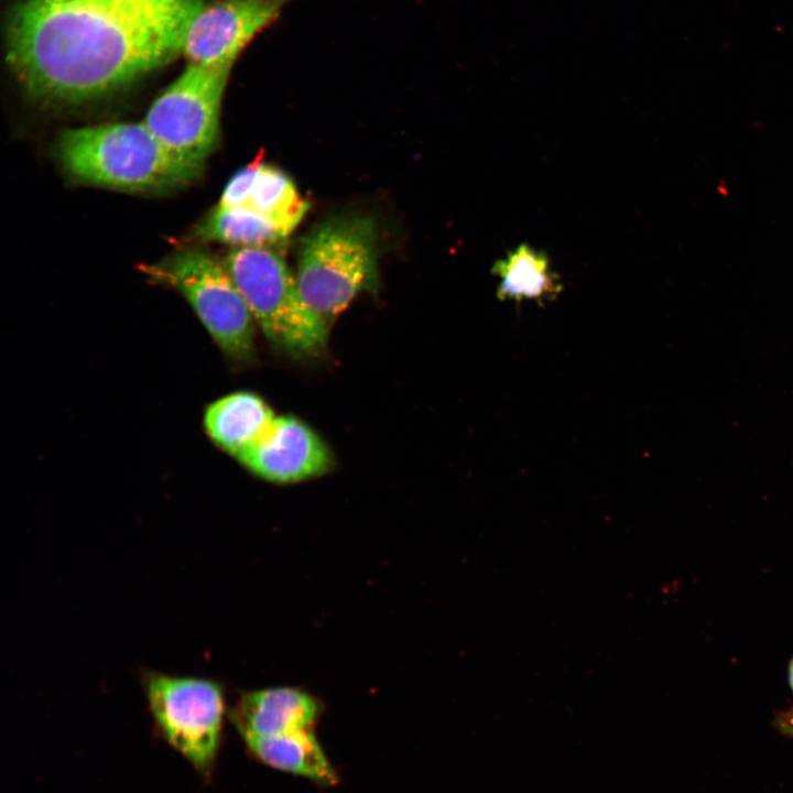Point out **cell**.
Instances as JSON below:
<instances>
[{
	"mask_svg": "<svg viewBox=\"0 0 793 793\" xmlns=\"http://www.w3.org/2000/svg\"><path fill=\"white\" fill-rule=\"evenodd\" d=\"M203 0H21L7 62L35 101L73 105L123 88L182 54Z\"/></svg>",
	"mask_w": 793,
	"mask_h": 793,
	"instance_id": "cell-1",
	"label": "cell"
},
{
	"mask_svg": "<svg viewBox=\"0 0 793 793\" xmlns=\"http://www.w3.org/2000/svg\"><path fill=\"white\" fill-rule=\"evenodd\" d=\"M224 264L273 344L297 356L315 355L325 347L327 322L306 305L283 257L270 247H239Z\"/></svg>",
	"mask_w": 793,
	"mask_h": 793,
	"instance_id": "cell-4",
	"label": "cell"
},
{
	"mask_svg": "<svg viewBox=\"0 0 793 793\" xmlns=\"http://www.w3.org/2000/svg\"><path fill=\"white\" fill-rule=\"evenodd\" d=\"M194 237L235 247H271L287 236L270 219L250 207L217 205L197 225Z\"/></svg>",
	"mask_w": 793,
	"mask_h": 793,
	"instance_id": "cell-14",
	"label": "cell"
},
{
	"mask_svg": "<svg viewBox=\"0 0 793 793\" xmlns=\"http://www.w3.org/2000/svg\"><path fill=\"white\" fill-rule=\"evenodd\" d=\"M56 155L77 182L132 193L174 191L204 170V162L166 146L143 121L67 129L56 142Z\"/></svg>",
	"mask_w": 793,
	"mask_h": 793,
	"instance_id": "cell-2",
	"label": "cell"
},
{
	"mask_svg": "<svg viewBox=\"0 0 793 793\" xmlns=\"http://www.w3.org/2000/svg\"><path fill=\"white\" fill-rule=\"evenodd\" d=\"M247 207L270 219L289 236L306 215L309 204L285 172L264 163Z\"/></svg>",
	"mask_w": 793,
	"mask_h": 793,
	"instance_id": "cell-15",
	"label": "cell"
},
{
	"mask_svg": "<svg viewBox=\"0 0 793 793\" xmlns=\"http://www.w3.org/2000/svg\"><path fill=\"white\" fill-rule=\"evenodd\" d=\"M789 681H790L791 688L793 691V660L791 661L790 666H789Z\"/></svg>",
	"mask_w": 793,
	"mask_h": 793,
	"instance_id": "cell-18",
	"label": "cell"
},
{
	"mask_svg": "<svg viewBox=\"0 0 793 793\" xmlns=\"http://www.w3.org/2000/svg\"><path fill=\"white\" fill-rule=\"evenodd\" d=\"M294 0H217L191 20L182 54L188 64L232 66L242 51Z\"/></svg>",
	"mask_w": 793,
	"mask_h": 793,
	"instance_id": "cell-8",
	"label": "cell"
},
{
	"mask_svg": "<svg viewBox=\"0 0 793 793\" xmlns=\"http://www.w3.org/2000/svg\"><path fill=\"white\" fill-rule=\"evenodd\" d=\"M237 459L254 475L276 484L323 475L332 465L325 443L292 416H275L262 437Z\"/></svg>",
	"mask_w": 793,
	"mask_h": 793,
	"instance_id": "cell-9",
	"label": "cell"
},
{
	"mask_svg": "<svg viewBox=\"0 0 793 793\" xmlns=\"http://www.w3.org/2000/svg\"><path fill=\"white\" fill-rule=\"evenodd\" d=\"M249 749L265 764L305 776L322 784H335L337 773L309 729L291 734L242 736Z\"/></svg>",
	"mask_w": 793,
	"mask_h": 793,
	"instance_id": "cell-13",
	"label": "cell"
},
{
	"mask_svg": "<svg viewBox=\"0 0 793 793\" xmlns=\"http://www.w3.org/2000/svg\"><path fill=\"white\" fill-rule=\"evenodd\" d=\"M275 416L257 394L239 391L207 406L204 427L222 450L238 458L268 431Z\"/></svg>",
	"mask_w": 793,
	"mask_h": 793,
	"instance_id": "cell-11",
	"label": "cell"
},
{
	"mask_svg": "<svg viewBox=\"0 0 793 793\" xmlns=\"http://www.w3.org/2000/svg\"><path fill=\"white\" fill-rule=\"evenodd\" d=\"M306 305L326 322L378 289V233L361 215L332 217L301 240L295 272Z\"/></svg>",
	"mask_w": 793,
	"mask_h": 793,
	"instance_id": "cell-3",
	"label": "cell"
},
{
	"mask_svg": "<svg viewBox=\"0 0 793 793\" xmlns=\"http://www.w3.org/2000/svg\"><path fill=\"white\" fill-rule=\"evenodd\" d=\"M230 65L188 64L153 101L143 120L173 151L205 162L220 133V108Z\"/></svg>",
	"mask_w": 793,
	"mask_h": 793,
	"instance_id": "cell-6",
	"label": "cell"
},
{
	"mask_svg": "<svg viewBox=\"0 0 793 793\" xmlns=\"http://www.w3.org/2000/svg\"><path fill=\"white\" fill-rule=\"evenodd\" d=\"M263 164V152L260 151L229 180L218 205L226 208L247 207Z\"/></svg>",
	"mask_w": 793,
	"mask_h": 793,
	"instance_id": "cell-16",
	"label": "cell"
},
{
	"mask_svg": "<svg viewBox=\"0 0 793 793\" xmlns=\"http://www.w3.org/2000/svg\"><path fill=\"white\" fill-rule=\"evenodd\" d=\"M318 715L316 699L293 687H272L245 694L233 713L242 736L273 737L309 729Z\"/></svg>",
	"mask_w": 793,
	"mask_h": 793,
	"instance_id": "cell-10",
	"label": "cell"
},
{
	"mask_svg": "<svg viewBox=\"0 0 793 793\" xmlns=\"http://www.w3.org/2000/svg\"><path fill=\"white\" fill-rule=\"evenodd\" d=\"M491 273L499 279L496 294L500 301L541 304L555 300L563 289L547 256L528 243L519 245L497 260Z\"/></svg>",
	"mask_w": 793,
	"mask_h": 793,
	"instance_id": "cell-12",
	"label": "cell"
},
{
	"mask_svg": "<svg viewBox=\"0 0 793 793\" xmlns=\"http://www.w3.org/2000/svg\"><path fill=\"white\" fill-rule=\"evenodd\" d=\"M144 688L150 709L169 742L204 768L218 747L224 693L210 680L149 673Z\"/></svg>",
	"mask_w": 793,
	"mask_h": 793,
	"instance_id": "cell-7",
	"label": "cell"
},
{
	"mask_svg": "<svg viewBox=\"0 0 793 793\" xmlns=\"http://www.w3.org/2000/svg\"><path fill=\"white\" fill-rule=\"evenodd\" d=\"M779 724L784 732L793 736V710L784 714Z\"/></svg>",
	"mask_w": 793,
	"mask_h": 793,
	"instance_id": "cell-17",
	"label": "cell"
},
{
	"mask_svg": "<svg viewBox=\"0 0 793 793\" xmlns=\"http://www.w3.org/2000/svg\"><path fill=\"white\" fill-rule=\"evenodd\" d=\"M141 269L151 282L183 295L226 355L249 358L253 316L225 264L204 251L186 249Z\"/></svg>",
	"mask_w": 793,
	"mask_h": 793,
	"instance_id": "cell-5",
	"label": "cell"
}]
</instances>
